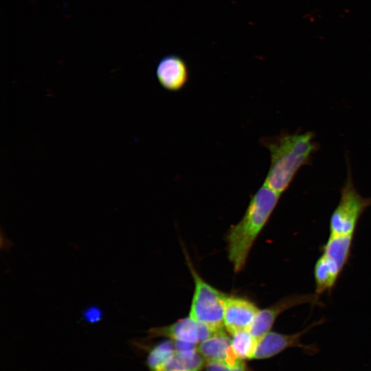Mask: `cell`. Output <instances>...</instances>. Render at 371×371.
<instances>
[{
	"mask_svg": "<svg viewBox=\"0 0 371 371\" xmlns=\"http://www.w3.org/2000/svg\"><path fill=\"white\" fill-rule=\"evenodd\" d=\"M258 339L249 330H243L232 335L231 347L234 354L239 359H252Z\"/></svg>",
	"mask_w": 371,
	"mask_h": 371,
	"instance_id": "15",
	"label": "cell"
},
{
	"mask_svg": "<svg viewBox=\"0 0 371 371\" xmlns=\"http://www.w3.org/2000/svg\"><path fill=\"white\" fill-rule=\"evenodd\" d=\"M205 371H246V368H234L223 361L207 363Z\"/></svg>",
	"mask_w": 371,
	"mask_h": 371,
	"instance_id": "16",
	"label": "cell"
},
{
	"mask_svg": "<svg viewBox=\"0 0 371 371\" xmlns=\"http://www.w3.org/2000/svg\"><path fill=\"white\" fill-rule=\"evenodd\" d=\"M262 144L270 153V166L265 183L273 190L283 193L290 186L299 170L309 164L318 144L312 132H282L264 137Z\"/></svg>",
	"mask_w": 371,
	"mask_h": 371,
	"instance_id": "1",
	"label": "cell"
},
{
	"mask_svg": "<svg viewBox=\"0 0 371 371\" xmlns=\"http://www.w3.org/2000/svg\"><path fill=\"white\" fill-rule=\"evenodd\" d=\"M155 74L161 87L171 92L181 90L189 80V71L186 61L175 54L161 58L157 65Z\"/></svg>",
	"mask_w": 371,
	"mask_h": 371,
	"instance_id": "9",
	"label": "cell"
},
{
	"mask_svg": "<svg viewBox=\"0 0 371 371\" xmlns=\"http://www.w3.org/2000/svg\"><path fill=\"white\" fill-rule=\"evenodd\" d=\"M280 194L265 183L251 197L242 219L226 236L227 256L235 272L246 264L250 249L276 207Z\"/></svg>",
	"mask_w": 371,
	"mask_h": 371,
	"instance_id": "2",
	"label": "cell"
},
{
	"mask_svg": "<svg viewBox=\"0 0 371 371\" xmlns=\"http://www.w3.org/2000/svg\"><path fill=\"white\" fill-rule=\"evenodd\" d=\"M340 194L339 201L330 217V235L352 236L361 215L371 206V197H363L358 192L349 166L347 179Z\"/></svg>",
	"mask_w": 371,
	"mask_h": 371,
	"instance_id": "4",
	"label": "cell"
},
{
	"mask_svg": "<svg viewBox=\"0 0 371 371\" xmlns=\"http://www.w3.org/2000/svg\"><path fill=\"white\" fill-rule=\"evenodd\" d=\"M175 342L167 340L159 343L150 351L147 364L150 371H163L164 367L175 353Z\"/></svg>",
	"mask_w": 371,
	"mask_h": 371,
	"instance_id": "14",
	"label": "cell"
},
{
	"mask_svg": "<svg viewBox=\"0 0 371 371\" xmlns=\"http://www.w3.org/2000/svg\"><path fill=\"white\" fill-rule=\"evenodd\" d=\"M205 361L196 350L175 352L163 371H199Z\"/></svg>",
	"mask_w": 371,
	"mask_h": 371,
	"instance_id": "13",
	"label": "cell"
},
{
	"mask_svg": "<svg viewBox=\"0 0 371 371\" xmlns=\"http://www.w3.org/2000/svg\"><path fill=\"white\" fill-rule=\"evenodd\" d=\"M322 322L323 319L317 321L302 330L290 335L269 331L258 340L253 359L270 358L291 347H299L307 351L313 352L314 347L302 344L301 338L311 329Z\"/></svg>",
	"mask_w": 371,
	"mask_h": 371,
	"instance_id": "7",
	"label": "cell"
},
{
	"mask_svg": "<svg viewBox=\"0 0 371 371\" xmlns=\"http://www.w3.org/2000/svg\"><path fill=\"white\" fill-rule=\"evenodd\" d=\"M223 308L224 327L231 335L249 330L260 310L246 297L227 294L224 298Z\"/></svg>",
	"mask_w": 371,
	"mask_h": 371,
	"instance_id": "6",
	"label": "cell"
},
{
	"mask_svg": "<svg viewBox=\"0 0 371 371\" xmlns=\"http://www.w3.org/2000/svg\"><path fill=\"white\" fill-rule=\"evenodd\" d=\"M320 306L319 295L314 293L293 294L286 296L270 306L259 310L249 331L259 339L269 333L278 316L286 310L302 304Z\"/></svg>",
	"mask_w": 371,
	"mask_h": 371,
	"instance_id": "5",
	"label": "cell"
},
{
	"mask_svg": "<svg viewBox=\"0 0 371 371\" xmlns=\"http://www.w3.org/2000/svg\"><path fill=\"white\" fill-rule=\"evenodd\" d=\"M353 243L352 236H331L321 247L322 254L344 269L350 259Z\"/></svg>",
	"mask_w": 371,
	"mask_h": 371,
	"instance_id": "12",
	"label": "cell"
},
{
	"mask_svg": "<svg viewBox=\"0 0 371 371\" xmlns=\"http://www.w3.org/2000/svg\"><path fill=\"white\" fill-rule=\"evenodd\" d=\"M343 269L333 260L321 254L313 270L315 284V293L320 295L330 293L336 284Z\"/></svg>",
	"mask_w": 371,
	"mask_h": 371,
	"instance_id": "11",
	"label": "cell"
},
{
	"mask_svg": "<svg viewBox=\"0 0 371 371\" xmlns=\"http://www.w3.org/2000/svg\"><path fill=\"white\" fill-rule=\"evenodd\" d=\"M214 331L191 317L180 319L166 326L155 327L148 330V337H165L172 341L201 343L209 338Z\"/></svg>",
	"mask_w": 371,
	"mask_h": 371,
	"instance_id": "8",
	"label": "cell"
},
{
	"mask_svg": "<svg viewBox=\"0 0 371 371\" xmlns=\"http://www.w3.org/2000/svg\"><path fill=\"white\" fill-rule=\"evenodd\" d=\"M197 351L207 363L223 361L234 368L245 367L243 360L233 352L231 339L223 330L199 343Z\"/></svg>",
	"mask_w": 371,
	"mask_h": 371,
	"instance_id": "10",
	"label": "cell"
},
{
	"mask_svg": "<svg viewBox=\"0 0 371 371\" xmlns=\"http://www.w3.org/2000/svg\"><path fill=\"white\" fill-rule=\"evenodd\" d=\"M186 260L194 283L189 317L214 331L223 330V301L226 294L205 282L187 256Z\"/></svg>",
	"mask_w": 371,
	"mask_h": 371,
	"instance_id": "3",
	"label": "cell"
},
{
	"mask_svg": "<svg viewBox=\"0 0 371 371\" xmlns=\"http://www.w3.org/2000/svg\"><path fill=\"white\" fill-rule=\"evenodd\" d=\"M85 318L89 322H95L102 317L101 311L97 307H89L84 312Z\"/></svg>",
	"mask_w": 371,
	"mask_h": 371,
	"instance_id": "17",
	"label": "cell"
}]
</instances>
